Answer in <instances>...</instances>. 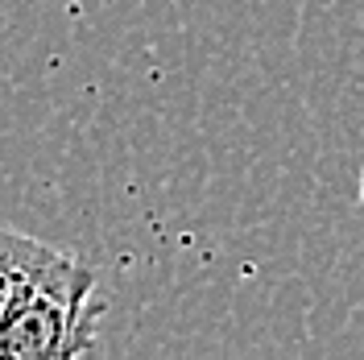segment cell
<instances>
[{
    "label": "cell",
    "mask_w": 364,
    "mask_h": 360,
    "mask_svg": "<svg viewBox=\"0 0 364 360\" xmlns=\"http://www.w3.org/2000/svg\"><path fill=\"white\" fill-rule=\"evenodd\" d=\"M100 277L83 257L54 253L0 319V360H67L95 348Z\"/></svg>",
    "instance_id": "6da1fadb"
},
{
    "label": "cell",
    "mask_w": 364,
    "mask_h": 360,
    "mask_svg": "<svg viewBox=\"0 0 364 360\" xmlns=\"http://www.w3.org/2000/svg\"><path fill=\"white\" fill-rule=\"evenodd\" d=\"M54 253H58L54 245H46L21 228L0 224V319L13 307V298L29 286V277L54 261Z\"/></svg>",
    "instance_id": "7a4b0ae2"
},
{
    "label": "cell",
    "mask_w": 364,
    "mask_h": 360,
    "mask_svg": "<svg viewBox=\"0 0 364 360\" xmlns=\"http://www.w3.org/2000/svg\"><path fill=\"white\" fill-rule=\"evenodd\" d=\"M356 195H360V203H364V170H360V182H356Z\"/></svg>",
    "instance_id": "3957f363"
}]
</instances>
